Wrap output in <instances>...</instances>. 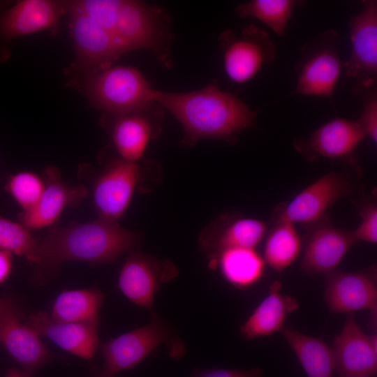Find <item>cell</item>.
Masks as SVG:
<instances>
[{
	"label": "cell",
	"instance_id": "1",
	"mask_svg": "<svg viewBox=\"0 0 377 377\" xmlns=\"http://www.w3.org/2000/svg\"><path fill=\"white\" fill-rule=\"evenodd\" d=\"M138 240L137 232L117 221L100 218L66 227H51L42 238H38L34 281L37 284L45 283L67 261L90 265L112 262L133 250Z\"/></svg>",
	"mask_w": 377,
	"mask_h": 377
},
{
	"label": "cell",
	"instance_id": "2",
	"mask_svg": "<svg viewBox=\"0 0 377 377\" xmlns=\"http://www.w3.org/2000/svg\"><path fill=\"white\" fill-rule=\"evenodd\" d=\"M154 101L181 123L184 131L181 143L186 146L205 138L233 143L239 132L256 125V111L214 85L184 93L155 90Z\"/></svg>",
	"mask_w": 377,
	"mask_h": 377
},
{
	"label": "cell",
	"instance_id": "3",
	"mask_svg": "<svg viewBox=\"0 0 377 377\" xmlns=\"http://www.w3.org/2000/svg\"><path fill=\"white\" fill-rule=\"evenodd\" d=\"M86 92L94 106L117 114L138 110L154 102L155 90L137 68L117 66L93 73Z\"/></svg>",
	"mask_w": 377,
	"mask_h": 377
},
{
	"label": "cell",
	"instance_id": "4",
	"mask_svg": "<svg viewBox=\"0 0 377 377\" xmlns=\"http://www.w3.org/2000/svg\"><path fill=\"white\" fill-rule=\"evenodd\" d=\"M168 25L161 8L140 1L122 0L114 34L120 54L147 49L164 59L170 38Z\"/></svg>",
	"mask_w": 377,
	"mask_h": 377
},
{
	"label": "cell",
	"instance_id": "5",
	"mask_svg": "<svg viewBox=\"0 0 377 377\" xmlns=\"http://www.w3.org/2000/svg\"><path fill=\"white\" fill-rule=\"evenodd\" d=\"M172 337L170 325L151 313L148 324L101 345L103 362L98 377H114L120 371L133 368L159 346L172 340Z\"/></svg>",
	"mask_w": 377,
	"mask_h": 377
},
{
	"label": "cell",
	"instance_id": "6",
	"mask_svg": "<svg viewBox=\"0 0 377 377\" xmlns=\"http://www.w3.org/2000/svg\"><path fill=\"white\" fill-rule=\"evenodd\" d=\"M226 75L233 82L244 83L253 78L263 64L274 60L276 49L267 33L253 24L239 34L228 29L219 38Z\"/></svg>",
	"mask_w": 377,
	"mask_h": 377
},
{
	"label": "cell",
	"instance_id": "7",
	"mask_svg": "<svg viewBox=\"0 0 377 377\" xmlns=\"http://www.w3.org/2000/svg\"><path fill=\"white\" fill-rule=\"evenodd\" d=\"M339 36L335 31L328 30L303 47L297 93L332 97L343 65L337 47Z\"/></svg>",
	"mask_w": 377,
	"mask_h": 377
},
{
	"label": "cell",
	"instance_id": "8",
	"mask_svg": "<svg viewBox=\"0 0 377 377\" xmlns=\"http://www.w3.org/2000/svg\"><path fill=\"white\" fill-rule=\"evenodd\" d=\"M352 51L343 65L362 96L375 89L377 78V2L364 1L361 11L349 20Z\"/></svg>",
	"mask_w": 377,
	"mask_h": 377
},
{
	"label": "cell",
	"instance_id": "9",
	"mask_svg": "<svg viewBox=\"0 0 377 377\" xmlns=\"http://www.w3.org/2000/svg\"><path fill=\"white\" fill-rule=\"evenodd\" d=\"M351 191L349 175L329 172L304 188L288 203L279 205L275 220L310 226L326 216L327 209Z\"/></svg>",
	"mask_w": 377,
	"mask_h": 377
},
{
	"label": "cell",
	"instance_id": "10",
	"mask_svg": "<svg viewBox=\"0 0 377 377\" xmlns=\"http://www.w3.org/2000/svg\"><path fill=\"white\" fill-rule=\"evenodd\" d=\"M0 345L30 376L52 359L41 337L22 322L14 303L8 297L0 298Z\"/></svg>",
	"mask_w": 377,
	"mask_h": 377
},
{
	"label": "cell",
	"instance_id": "11",
	"mask_svg": "<svg viewBox=\"0 0 377 377\" xmlns=\"http://www.w3.org/2000/svg\"><path fill=\"white\" fill-rule=\"evenodd\" d=\"M122 265L118 277V287L131 302L153 311L154 296L162 284L177 274L172 263L161 261L140 251L132 250Z\"/></svg>",
	"mask_w": 377,
	"mask_h": 377
},
{
	"label": "cell",
	"instance_id": "12",
	"mask_svg": "<svg viewBox=\"0 0 377 377\" xmlns=\"http://www.w3.org/2000/svg\"><path fill=\"white\" fill-rule=\"evenodd\" d=\"M142 177L141 168L136 162L121 158L112 161L93 186V200L98 218L118 222Z\"/></svg>",
	"mask_w": 377,
	"mask_h": 377
},
{
	"label": "cell",
	"instance_id": "13",
	"mask_svg": "<svg viewBox=\"0 0 377 377\" xmlns=\"http://www.w3.org/2000/svg\"><path fill=\"white\" fill-rule=\"evenodd\" d=\"M325 300L332 313L353 314L369 309V325L376 329L377 288L376 271L337 272L327 275Z\"/></svg>",
	"mask_w": 377,
	"mask_h": 377
},
{
	"label": "cell",
	"instance_id": "14",
	"mask_svg": "<svg viewBox=\"0 0 377 377\" xmlns=\"http://www.w3.org/2000/svg\"><path fill=\"white\" fill-rule=\"evenodd\" d=\"M301 261L302 270L310 274H329L357 242L353 231L334 226L326 216L310 225Z\"/></svg>",
	"mask_w": 377,
	"mask_h": 377
},
{
	"label": "cell",
	"instance_id": "15",
	"mask_svg": "<svg viewBox=\"0 0 377 377\" xmlns=\"http://www.w3.org/2000/svg\"><path fill=\"white\" fill-rule=\"evenodd\" d=\"M163 108L153 102L138 110L113 115L110 127L114 147L121 159L136 162L160 131Z\"/></svg>",
	"mask_w": 377,
	"mask_h": 377
},
{
	"label": "cell",
	"instance_id": "16",
	"mask_svg": "<svg viewBox=\"0 0 377 377\" xmlns=\"http://www.w3.org/2000/svg\"><path fill=\"white\" fill-rule=\"evenodd\" d=\"M377 336L364 334L348 315L332 348L337 377H374L377 370Z\"/></svg>",
	"mask_w": 377,
	"mask_h": 377
},
{
	"label": "cell",
	"instance_id": "17",
	"mask_svg": "<svg viewBox=\"0 0 377 377\" xmlns=\"http://www.w3.org/2000/svg\"><path fill=\"white\" fill-rule=\"evenodd\" d=\"M41 177L44 190L39 201L31 209L22 212L18 216L20 223L29 230L50 226L66 207H77L88 195L84 185H71L64 182L54 166L47 167Z\"/></svg>",
	"mask_w": 377,
	"mask_h": 377
},
{
	"label": "cell",
	"instance_id": "18",
	"mask_svg": "<svg viewBox=\"0 0 377 377\" xmlns=\"http://www.w3.org/2000/svg\"><path fill=\"white\" fill-rule=\"evenodd\" d=\"M365 137L358 121L335 118L321 125L307 138L295 139L293 145L308 160H314L319 156L351 159L355 150Z\"/></svg>",
	"mask_w": 377,
	"mask_h": 377
},
{
	"label": "cell",
	"instance_id": "19",
	"mask_svg": "<svg viewBox=\"0 0 377 377\" xmlns=\"http://www.w3.org/2000/svg\"><path fill=\"white\" fill-rule=\"evenodd\" d=\"M24 322L40 337L82 359H91L100 345L97 323L59 321L45 311L30 313Z\"/></svg>",
	"mask_w": 377,
	"mask_h": 377
},
{
	"label": "cell",
	"instance_id": "20",
	"mask_svg": "<svg viewBox=\"0 0 377 377\" xmlns=\"http://www.w3.org/2000/svg\"><path fill=\"white\" fill-rule=\"evenodd\" d=\"M266 231L267 225L261 220L243 218L236 213L227 214L205 230L200 243L212 263L221 251L228 249H254Z\"/></svg>",
	"mask_w": 377,
	"mask_h": 377
},
{
	"label": "cell",
	"instance_id": "21",
	"mask_svg": "<svg viewBox=\"0 0 377 377\" xmlns=\"http://www.w3.org/2000/svg\"><path fill=\"white\" fill-rule=\"evenodd\" d=\"M66 10L69 14L78 61L92 68L94 73L110 68L121 55L112 35L83 14L71 9Z\"/></svg>",
	"mask_w": 377,
	"mask_h": 377
},
{
	"label": "cell",
	"instance_id": "22",
	"mask_svg": "<svg viewBox=\"0 0 377 377\" xmlns=\"http://www.w3.org/2000/svg\"><path fill=\"white\" fill-rule=\"evenodd\" d=\"M66 10L65 1H18L0 20V32L6 39L56 27Z\"/></svg>",
	"mask_w": 377,
	"mask_h": 377
},
{
	"label": "cell",
	"instance_id": "23",
	"mask_svg": "<svg viewBox=\"0 0 377 377\" xmlns=\"http://www.w3.org/2000/svg\"><path fill=\"white\" fill-rule=\"evenodd\" d=\"M281 288V283L279 281L270 285L268 295L240 327V334L244 339L269 336L281 331L288 314L298 308V301L283 295Z\"/></svg>",
	"mask_w": 377,
	"mask_h": 377
},
{
	"label": "cell",
	"instance_id": "24",
	"mask_svg": "<svg viewBox=\"0 0 377 377\" xmlns=\"http://www.w3.org/2000/svg\"><path fill=\"white\" fill-rule=\"evenodd\" d=\"M281 332L308 377H333V349L322 339L285 327Z\"/></svg>",
	"mask_w": 377,
	"mask_h": 377
},
{
	"label": "cell",
	"instance_id": "25",
	"mask_svg": "<svg viewBox=\"0 0 377 377\" xmlns=\"http://www.w3.org/2000/svg\"><path fill=\"white\" fill-rule=\"evenodd\" d=\"M265 263L263 258L254 249L231 248L221 251L210 265H217L229 283L243 289L260 279Z\"/></svg>",
	"mask_w": 377,
	"mask_h": 377
},
{
	"label": "cell",
	"instance_id": "26",
	"mask_svg": "<svg viewBox=\"0 0 377 377\" xmlns=\"http://www.w3.org/2000/svg\"><path fill=\"white\" fill-rule=\"evenodd\" d=\"M104 294L97 288L64 290L56 297L50 316L64 322L99 323Z\"/></svg>",
	"mask_w": 377,
	"mask_h": 377
},
{
	"label": "cell",
	"instance_id": "27",
	"mask_svg": "<svg viewBox=\"0 0 377 377\" xmlns=\"http://www.w3.org/2000/svg\"><path fill=\"white\" fill-rule=\"evenodd\" d=\"M301 249L302 239L294 224L275 220L265 243L263 260L272 269L281 272L295 260Z\"/></svg>",
	"mask_w": 377,
	"mask_h": 377
},
{
	"label": "cell",
	"instance_id": "28",
	"mask_svg": "<svg viewBox=\"0 0 377 377\" xmlns=\"http://www.w3.org/2000/svg\"><path fill=\"white\" fill-rule=\"evenodd\" d=\"M300 3L294 0H252L239 4L235 12L242 18H256L283 37L294 7Z\"/></svg>",
	"mask_w": 377,
	"mask_h": 377
},
{
	"label": "cell",
	"instance_id": "29",
	"mask_svg": "<svg viewBox=\"0 0 377 377\" xmlns=\"http://www.w3.org/2000/svg\"><path fill=\"white\" fill-rule=\"evenodd\" d=\"M0 249L24 258L29 263H38V238L20 223L0 216Z\"/></svg>",
	"mask_w": 377,
	"mask_h": 377
},
{
	"label": "cell",
	"instance_id": "30",
	"mask_svg": "<svg viewBox=\"0 0 377 377\" xmlns=\"http://www.w3.org/2000/svg\"><path fill=\"white\" fill-rule=\"evenodd\" d=\"M121 3L122 0L65 1L66 9L83 14L109 31L113 37Z\"/></svg>",
	"mask_w": 377,
	"mask_h": 377
},
{
	"label": "cell",
	"instance_id": "31",
	"mask_svg": "<svg viewBox=\"0 0 377 377\" xmlns=\"http://www.w3.org/2000/svg\"><path fill=\"white\" fill-rule=\"evenodd\" d=\"M5 189L22 209H31L39 201L44 190L42 177L31 172H20L9 176Z\"/></svg>",
	"mask_w": 377,
	"mask_h": 377
},
{
	"label": "cell",
	"instance_id": "32",
	"mask_svg": "<svg viewBox=\"0 0 377 377\" xmlns=\"http://www.w3.org/2000/svg\"><path fill=\"white\" fill-rule=\"evenodd\" d=\"M361 222L353 231L356 241L377 242V206L374 200L367 202L360 209Z\"/></svg>",
	"mask_w": 377,
	"mask_h": 377
},
{
	"label": "cell",
	"instance_id": "33",
	"mask_svg": "<svg viewBox=\"0 0 377 377\" xmlns=\"http://www.w3.org/2000/svg\"><path fill=\"white\" fill-rule=\"evenodd\" d=\"M364 97L363 110L360 119L357 120L362 127L366 136L376 144L377 142V98L376 88L362 96Z\"/></svg>",
	"mask_w": 377,
	"mask_h": 377
},
{
	"label": "cell",
	"instance_id": "34",
	"mask_svg": "<svg viewBox=\"0 0 377 377\" xmlns=\"http://www.w3.org/2000/svg\"><path fill=\"white\" fill-rule=\"evenodd\" d=\"M263 370L254 367L248 370L232 369H196L191 377H262Z\"/></svg>",
	"mask_w": 377,
	"mask_h": 377
},
{
	"label": "cell",
	"instance_id": "35",
	"mask_svg": "<svg viewBox=\"0 0 377 377\" xmlns=\"http://www.w3.org/2000/svg\"><path fill=\"white\" fill-rule=\"evenodd\" d=\"M12 255L6 251L0 249V285L7 280L11 272Z\"/></svg>",
	"mask_w": 377,
	"mask_h": 377
},
{
	"label": "cell",
	"instance_id": "36",
	"mask_svg": "<svg viewBox=\"0 0 377 377\" xmlns=\"http://www.w3.org/2000/svg\"><path fill=\"white\" fill-rule=\"evenodd\" d=\"M4 377H31L30 375L15 367L8 368Z\"/></svg>",
	"mask_w": 377,
	"mask_h": 377
},
{
	"label": "cell",
	"instance_id": "37",
	"mask_svg": "<svg viewBox=\"0 0 377 377\" xmlns=\"http://www.w3.org/2000/svg\"><path fill=\"white\" fill-rule=\"evenodd\" d=\"M115 377V376H114Z\"/></svg>",
	"mask_w": 377,
	"mask_h": 377
}]
</instances>
